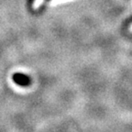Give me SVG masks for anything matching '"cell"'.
I'll use <instances>...</instances> for the list:
<instances>
[{"label":"cell","mask_w":132,"mask_h":132,"mask_svg":"<svg viewBox=\"0 0 132 132\" xmlns=\"http://www.w3.org/2000/svg\"><path fill=\"white\" fill-rule=\"evenodd\" d=\"M41 3V0H36V2H35V7H37L38 6H39V4Z\"/></svg>","instance_id":"cell-2"},{"label":"cell","mask_w":132,"mask_h":132,"mask_svg":"<svg viewBox=\"0 0 132 132\" xmlns=\"http://www.w3.org/2000/svg\"><path fill=\"white\" fill-rule=\"evenodd\" d=\"M13 80L16 85H21V86H27L30 84V78L26 74L19 73V72L13 75Z\"/></svg>","instance_id":"cell-1"}]
</instances>
